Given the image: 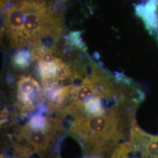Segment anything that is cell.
Returning a JSON list of instances; mask_svg holds the SVG:
<instances>
[{
  "label": "cell",
  "mask_w": 158,
  "mask_h": 158,
  "mask_svg": "<svg viewBox=\"0 0 158 158\" xmlns=\"http://www.w3.org/2000/svg\"><path fill=\"white\" fill-rule=\"evenodd\" d=\"M66 41L68 45L83 52H85L87 50V46L82 39L81 31H72L70 32L66 37Z\"/></svg>",
  "instance_id": "cell-8"
},
{
  "label": "cell",
  "mask_w": 158,
  "mask_h": 158,
  "mask_svg": "<svg viewBox=\"0 0 158 158\" xmlns=\"http://www.w3.org/2000/svg\"><path fill=\"white\" fill-rule=\"evenodd\" d=\"M33 59L31 51L21 49L17 51L12 59V65L17 69H26L28 68Z\"/></svg>",
  "instance_id": "cell-5"
},
{
  "label": "cell",
  "mask_w": 158,
  "mask_h": 158,
  "mask_svg": "<svg viewBox=\"0 0 158 158\" xmlns=\"http://www.w3.org/2000/svg\"><path fill=\"white\" fill-rule=\"evenodd\" d=\"M72 70L68 64L63 62L61 59H59L57 62L56 69V78L58 80H64L70 77Z\"/></svg>",
  "instance_id": "cell-10"
},
{
  "label": "cell",
  "mask_w": 158,
  "mask_h": 158,
  "mask_svg": "<svg viewBox=\"0 0 158 158\" xmlns=\"http://www.w3.org/2000/svg\"><path fill=\"white\" fill-rule=\"evenodd\" d=\"M24 21L25 12L17 2L6 10L4 17V26L1 31L6 29L12 47L21 48L24 46Z\"/></svg>",
  "instance_id": "cell-1"
},
{
  "label": "cell",
  "mask_w": 158,
  "mask_h": 158,
  "mask_svg": "<svg viewBox=\"0 0 158 158\" xmlns=\"http://www.w3.org/2000/svg\"><path fill=\"white\" fill-rule=\"evenodd\" d=\"M106 111V108L104 106L102 98L96 97L84 105L81 113L90 115H98Z\"/></svg>",
  "instance_id": "cell-6"
},
{
  "label": "cell",
  "mask_w": 158,
  "mask_h": 158,
  "mask_svg": "<svg viewBox=\"0 0 158 158\" xmlns=\"http://www.w3.org/2000/svg\"></svg>",
  "instance_id": "cell-12"
},
{
  "label": "cell",
  "mask_w": 158,
  "mask_h": 158,
  "mask_svg": "<svg viewBox=\"0 0 158 158\" xmlns=\"http://www.w3.org/2000/svg\"><path fill=\"white\" fill-rule=\"evenodd\" d=\"M1 158H4V156H2V155H1Z\"/></svg>",
  "instance_id": "cell-11"
},
{
  "label": "cell",
  "mask_w": 158,
  "mask_h": 158,
  "mask_svg": "<svg viewBox=\"0 0 158 158\" xmlns=\"http://www.w3.org/2000/svg\"><path fill=\"white\" fill-rule=\"evenodd\" d=\"M40 93L39 83L31 76H22L17 83V106L27 114L33 111Z\"/></svg>",
  "instance_id": "cell-2"
},
{
  "label": "cell",
  "mask_w": 158,
  "mask_h": 158,
  "mask_svg": "<svg viewBox=\"0 0 158 158\" xmlns=\"http://www.w3.org/2000/svg\"><path fill=\"white\" fill-rule=\"evenodd\" d=\"M140 152L141 158H158V136L149 135Z\"/></svg>",
  "instance_id": "cell-7"
},
{
  "label": "cell",
  "mask_w": 158,
  "mask_h": 158,
  "mask_svg": "<svg viewBox=\"0 0 158 158\" xmlns=\"http://www.w3.org/2000/svg\"><path fill=\"white\" fill-rule=\"evenodd\" d=\"M68 0H56L49 4L48 9L52 15L57 19H62L64 13L66 11Z\"/></svg>",
  "instance_id": "cell-9"
},
{
  "label": "cell",
  "mask_w": 158,
  "mask_h": 158,
  "mask_svg": "<svg viewBox=\"0 0 158 158\" xmlns=\"http://www.w3.org/2000/svg\"><path fill=\"white\" fill-rule=\"evenodd\" d=\"M53 134L48 131L32 128L26 124L21 128L19 139L25 140L34 152H40L48 148Z\"/></svg>",
  "instance_id": "cell-3"
},
{
  "label": "cell",
  "mask_w": 158,
  "mask_h": 158,
  "mask_svg": "<svg viewBox=\"0 0 158 158\" xmlns=\"http://www.w3.org/2000/svg\"><path fill=\"white\" fill-rule=\"evenodd\" d=\"M135 14L141 18L150 33L158 28V0H149L146 4L135 6Z\"/></svg>",
  "instance_id": "cell-4"
}]
</instances>
